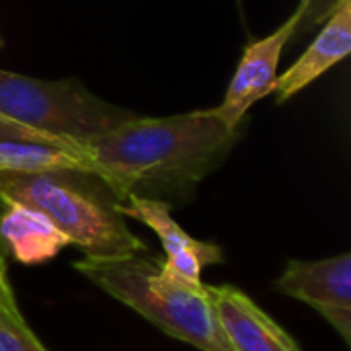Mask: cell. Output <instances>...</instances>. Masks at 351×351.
<instances>
[{"mask_svg": "<svg viewBox=\"0 0 351 351\" xmlns=\"http://www.w3.org/2000/svg\"><path fill=\"white\" fill-rule=\"evenodd\" d=\"M237 142L214 109L171 117H134L86 144L93 175L121 204L130 197L173 206L222 165Z\"/></svg>", "mask_w": 351, "mask_h": 351, "instance_id": "obj_1", "label": "cell"}, {"mask_svg": "<svg viewBox=\"0 0 351 351\" xmlns=\"http://www.w3.org/2000/svg\"><path fill=\"white\" fill-rule=\"evenodd\" d=\"M74 269L169 337L199 351H232L216 321L206 284L189 286L173 278L162 269V261L146 253L84 257L74 263Z\"/></svg>", "mask_w": 351, "mask_h": 351, "instance_id": "obj_2", "label": "cell"}, {"mask_svg": "<svg viewBox=\"0 0 351 351\" xmlns=\"http://www.w3.org/2000/svg\"><path fill=\"white\" fill-rule=\"evenodd\" d=\"M93 177L74 171L0 173V199L41 212L70 245L82 249L84 257L111 259L146 253V245L117 212L115 195L103 181L95 187Z\"/></svg>", "mask_w": 351, "mask_h": 351, "instance_id": "obj_3", "label": "cell"}, {"mask_svg": "<svg viewBox=\"0 0 351 351\" xmlns=\"http://www.w3.org/2000/svg\"><path fill=\"white\" fill-rule=\"evenodd\" d=\"M0 115L76 142H88L136 117L74 80L49 82L4 70H0Z\"/></svg>", "mask_w": 351, "mask_h": 351, "instance_id": "obj_4", "label": "cell"}, {"mask_svg": "<svg viewBox=\"0 0 351 351\" xmlns=\"http://www.w3.org/2000/svg\"><path fill=\"white\" fill-rule=\"evenodd\" d=\"M276 288L315 308L351 346V255L321 261H288Z\"/></svg>", "mask_w": 351, "mask_h": 351, "instance_id": "obj_5", "label": "cell"}, {"mask_svg": "<svg viewBox=\"0 0 351 351\" xmlns=\"http://www.w3.org/2000/svg\"><path fill=\"white\" fill-rule=\"evenodd\" d=\"M308 6V0H300L298 8L292 12V16L271 35L253 41L247 45L245 56L230 80V86L226 90V97L220 107L214 109V113L232 130L239 128L245 113L263 97L276 90L278 82V64L282 49L290 41V37L296 33L304 10Z\"/></svg>", "mask_w": 351, "mask_h": 351, "instance_id": "obj_6", "label": "cell"}, {"mask_svg": "<svg viewBox=\"0 0 351 351\" xmlns=\"http://www.w3.org/2000/svg\"><path fill=\"white\" fill-rule=\"evenodd\" d=\"M56 171L93 175V160L86 144L0 115V173Z\"/></svg>", "mask_w": 351, "mask_h": 351, "instance_id": "obj_7", "label": "cell"}, {"mask_svg": "<svg viewBox=\"0 0 351 351\" xmlns=\"http://www.w3.org/2000/svg\"><path fill=\"white\" fill-rule=\"evenodd\" d=\"M117 212L123 218H134L142 222L160 239L167 255V259L162 261V269L189 286H202V271L224 261L222 249L214 243L197 241L189 232H185L173 220L171 206L165 202L130 197L117 204Z\"/></svg>", "mask_w": 351, "mask_h": 351, "instance_id": "obj_8", "label": "cell"}, {"mask_svg": "<svg viewBox=\"0 0 351 351\" xmlns=\"http://www.w3.org/2000/svg\"><path fill=\"white\" fill-rule=\"evenodd\" d=\"M222 335L232 351H300L296 341L245 292L234 286H208Z\"/></svg>", "mask_w": 351, "mask_h": 351, "instance_id": "obj_9", "label": "cell"}, {"mask_svg": "<svg viewBox=\"0 0 351 351\" xmlns=\"http://www.w3.org/2000/svg\"><path fill=\"white\" fill-rule=\"evenodd\" d=\"M351 51V0H341L337 8L327 19V25L311 43V47L302 53V58L278 76L276 82V99L284 103L292 99L298 90L306 88L321 74H325L331 66L348 58Z\"/></svg>", "mask_w": 351, "mask_h": 351, "instance_id": "obj_10", "label": "cell"}, {"mask_svg": "<svg viewBox=\"0 0 351 351\" xmlns=\"http://www.w3.org/2000/svg\"><path fill=\"white\" fill-rule=\"evenodd\" d=\"M0 245L19 263L39 265L58 257L70 243L41 212L8 202L0 212Z\"/></svg>", "mask_w": 351, "mask_h": 351, "instance_id": "obj_11", "label": "cell"}, {"mask_svg": "<svg viewBox=\"0 0 351 351\" xmlns=\"http://www.w3.org/2000/svg\"><path fill=\"white\" fill-rule=\"evenodd\" d=\"M0 351H49L29 329L23 317L0 311Z\"/></svg>", "mask_w": 351, "mask_h": 351, "instance_id": "obj_12", "label": "cell"}, {"mask_svg": "<svg viewBox=\"0 0 351 351\" xmlns=\"http://www.w3.org/2000/svg\"><path fill=\"white\" fill-rule=\"evenodd\" d=\"M339 2L341 0H308V6H306L304 16H302V21H300L296 31H308L315 25L325 23L331 16V12L337 8Z\"/></svg>", "mask_w": 351, "mask_h": 351, "instance_id": "obj_13", "label": "cell"}, {"mask_svg": "<svg viewBox=\"0 0 351 351\" xmlns=\"http://www.w3.org/2000/svg\"><path fill=\"white\" fill-rule=\"evenodd\" d=\"M0 311L8 313V315H12V317H23V313L19 311L14 292H12V288H10L8 274H4V271H0Z\"/></svg>", "mask_w": 351, "mask_h": 351, "instance_id": "obj_14", "label": "cell"}, {"mask_svg": "<svg viewBox=\"0 0 351 351\" xmlns=\"http://www.w3.org/2000/svg\"><path fill=\"white\" fill-rule=\"evenodd\" d=\"M2 210H4V202L0 199V212H2ZM0 271L6 274V253H4L2 245H0Z\"/></svg>", "mask_w": 351, "mask_h": 351, "instance_id": "obj_15", "label": "cell"}]
</instances>
